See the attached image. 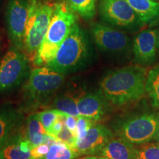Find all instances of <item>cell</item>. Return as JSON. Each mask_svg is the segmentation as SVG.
<instances>
[{
	"label": "cell",
	"instance_id": "cell-1",
	"mask_svg": "<svg viewBox=\"0 0 159 159\" xmlns=\"http://www.w3.org/2000/svg\"><path fill=\"white\" fill-rule=\"evenodd\" d=\"M147 77V69L139 66L114 69L101 80V91L112 104L119 106L128 104L144 96Z\"/></svg>",
	"mask_w": 159,
	"mask_h": 159
},
{
	"label": "cell",
	"instance_id": "cell-2",
	"mask_svg": "<svg viewBox=\"0 0 159 159\" xmlns=\"http://www.w3.org/2000/svg\"><path fill=\"white\" fill-rule=\"evenodd\" d=\"M77 23L75 13L65 1L55 2L47 35L35 57L37 66H47L54 58L57 51Z\"/></svg>",
	"mask_w": 159,
	"mask_h": 159
},
{
	"label": "cell",
	"instance_id": "cell-3",
	"mask_svg": "<svg viewBox=\"0 0 159 159\" xmlns=\"http://www.w3.org/2000/svg\"><path fill=\"white\" fill-rule=\"evenodd\" d=\"M90 54L89 38L85 32L76 23L59 47L54 58L46 66L65 75L84 65Z\"/></svg>",
	"mask_w": 159,
	"mask_h": 159
},
{
	"label": "cell",
	"instance_id": "cell-4",
	"mask_svg": "<svg viewBox=\"0 0 159 159\" xmlns=\"http://www.w3.org/2000/svg\"><path fill=\"white\" fill-rule=\"evenodd\" d=\"M55 2L29 0V15L24 39L23 53L29 61H34L47 35Z\"/></svg>",
	"mask_w": 159,
	"mask_h": 159
},
{
	"label": "cell",
	"instance_id": "cell-5",
	"mask_svg": "<svg viewBox=\"0 0 159 159\" xmlns=\"http://www.w3.org/2000/svg\"><path fill=\"white\" fill-rule=\"evenodd\" d=\"M159 128V113H148L127 119L118 125L119 137L134 144H142L154 139Z\"/></svg>",
	"mask_w": 159,
	"mask_h": 159
},
{
	"label": "cell",
	"instance_id": "cell-6",
	"mask_svg": "<svg viewBox=\"0 0 159 159\" xmlns=\"http://www.w3.org/2000/svg\"><path fill=\"white\" fill-rule=\"evenodd\" d=\"M64 79V74L53 70L48 66L33 69L24 89L25 96L32 101L44 99L59 89Z\"/></svg>",
	"mask_w": 159,
	"mask_h": 159
},
{
	"label": "cell",
	"instance_id": "cell-7",
	"mask_svg": "<svg viewBox=\"0 0 159 159\" xmlns=\"http://www.w3.org/2000/svg\"><path fill=\"white\" fill-rule=\"evenodd\" d=\"M98 9L101 19L109 25L130 30L144 25L126 0H99Z\"/></svg>",
	"mask_w": 159,
	"mask_h": 159
},
{
	"label": "cell",
	"instance_id": "cell-8",
	"mask_svg": "<svg viewBox=\"0 0 159 159\" xmlns=\"http://www.w3.org/2000/svg\"><path fill=\"white\" fill-rule=\"evenodd\" d=\"M29 60L22 52L11 48L0 61V91L19 85L28 73Z\"/></svg>",
	"mask_w": 159,
	"mask_h": 159
},
{
	"label": "cell",
	"instance_id": "cell-9",
	"mask_svg": "<svg viewBox=\"0 0 159 159\" xmlns=\"http://www.w3.org/2000/svg\"><path fill=\"white\" fill-rule=\"evenodd\" d=\"M29 15V0H9L6 25L13 47L23 52L24 39Z\"/></svg>",
	"mask_w": 159,
	"mask_h": 159
},
{
	"label": "cell",
	"instance_id": "cell-10",
	"mask_svg": "<svg viewBox=\"0 0 159 159\" xmlns=\"http://www.w3.org/2000/svg\"><path fill=\"white\" fill-rule=\"evenodd\" d=\"M91 32L95 43L103 52L122 54L130 50V39L124 32L99 22L91 25Z\"/></svg>",
	"mask_w": 159,
	"mask_h": 159
},
{
	"label": "cell",
	"instance_id": "cell-11",
	"mask_svg": "<svg viewBox=\"0 0 159 159\" xmlns=\"http://www.w3.org/2000/svg\"><path fill=\"white\" fill-rule=\"evenodd\" d=\"M157 30H146L138 33L133 42V52L136 63L150 65L156 61L158 47Z\"/></svg>",
	"mask_w": 159,
	"mask_h": 159
},
{
	"label": "cell",
	"instance_id": "cell-12",
	"mask_svg": "<svg viewBox=\"0 0 159 159\" xmlns=\"http://www.w3.org/2000/svg\"><path fill=\"white\" fill-rule=\"evenodd\" d=\"M111 139L113 133L102 125H94L83 139L77 140L75 150L80 155H94L101 150Z\"/></svg>",
	"mask_w": 159,
	"mask_h": 159
},
{
	"label": "cell",
	"instance_id": "cell-13",
	"mask_svg": "<svg viewBox=\"0 0 159 159\" xmlns=\"http://www.w3.org/2000/svg\"><path fill=\"white\" fill-rule=\"evenodd\" d=\"M102 91L89 93L78 98L77 108L80 116L97 122L106 113L108 105Z\"/></svg>",
	"mask_w": 159,
	"mask_h": 159
},
{
	"label": "cell",
	"instance_id": "cell-14",
	"mask_svg": "<svg viewBox=\"0 0 159 159\" xmlns=\"http://www.w3.org/2000/svg\"><path fill=\"white\" fill-rule=\"evenodd\" d=\"M136 148L125 139H111L99 154L109 159H135Z\"/></svg>",
	"mask_w": 159,
	"mask_h": 159
},
{
	"label": "cell",
	"instance_id": "cell-15",
	"mask_svg": "<svg viewBox=\"0 0 159 159\" xmlns=\"http://www.w3.org/2000/svg\"><path fill=\"white\" fill-rule=\"evenodd\" d=\"M33 145L26 138H11L0 148V159H33Z\"/></svg>",
	"mask_w": 159,
	"mask_h": 159
},
{
	"label": "cell",
	"instance_id": "cell-16",
	"mask_svg": "<svg viewBox=\"0 0 159 159\" xmlns=\"http://www.w3.org/2000/svg\"><path fill=\"white\" fill-rule=\"evenodd\" d=\"M144 24L150 23L159 17V2L154 0H126Z\"/></svg>",
	"mask_w": 159,
	"mask_h": 159
},
{
	"label": "cell",
	"instance_id": "cell-17",
	"mask_svg": "<svg viewBox=\"0 0 159 159\" xmlns=\"http://www.w3.org/2000/svg\"><path fill=\"white\" fill-rule=\"evenodd\" d=\"M21 116L12 110L0 111V148L5 144L19 126Z\"/></svg>",
	"mask_w": 159,
	"mask_h": 159
},
{
	"label": "cell",
	"instance_id": "cell-18",
	"mask_svg": "<svg viewBox=\"0 0 159 159\" xmlns=\"http://www.w3.org/2000/svg\"><path fill=\"white\" fill-rule=\"evenodd\" d=\"M47 134L45 128L39 120L37 114H32L28 117L26 129V139L34 148L38 145L43 144L45 135Z\"/></svg>",
	"mask_w": 159,
	"mask_h": 159
},
{
	"label": "cell",
	"instance_id": "cell-19",
	"mask_svg": "<svg viewBox=\"0 0 159 159\" xmlns=\"http://www.w3.org/2000/svg\"><path fill=\"white\" fill-rule=\"evenodd\" d=\"M72 11L85 20H91L96 14L97 0H64Z\"/></svg>",
	"mask_w": 159,
	"mask_h": 159
},
{
	"label": "cell",
	"instance_id": "cell-20",
	"mask_svg": "<svg viewBox=\"0 0 159 159\" xmlns=\"http://www.w3.org/2000/svg\"><path fill=\"white\" fill-rule=\"evenodd\" d=\"M81 156L68 145L61 142H56L49 146V152L41 159H76Z\"/></svg>",
	"mask_w": 159,
	"mask_h": 159
},
{
	"label": "cell",
	"instance_id": "cell-21",
	"mask_svg": "<svg viewBox=\"0 0 159 159\" xmlns=\"http://www.w3.org/2000/svg\"><path fill=\"white\" fill-rule=\"evenodd\" d=\"M145 88L152 104L159 108V65L148 72Z\"/></svg>",
	"mask_w": 159,
	"mask_h": 159
},
{
	"label": "cell",
	"instance_id": "cell-22",
	"mask_svg": "<svg viewBox=\"0 0 159 159\" xmlns=\"http://www.w3.org/2000/svg\"><path fill=\"white\" fill-rule=\"evenodd\" d=\"M77 102L78 98H75L71 96H61L55 99L53 106L55 110L78 117L80 114L77 108Z\"/></svg>",
	"mask_w": 159,
	"mask_h": 159
},
{
	"label": "cell",
	"instance_id": "cell-23",
	"mask_svg": "<svg viewBox=\"0 0 159 159\" xmlns=\"http://www.w3.org/2000/svg\"><path fill=\"white\" fill-rule=\"evenodd\" d=\"M135 159H159L158 143H144L136 148Z\"/></svg>",
	"mask_w": 159,
	"mask_h": 159
},
{
	"label": "cell",
	"instance_id": "cell-24",
	"mask_svg": "<svg viewBox=\"0 0 159 159\" xmlns=\"http://www.w3.org/2000/svg\"><path fill=\"white\" fill-rule=\"evenodd\" d=\"M54 138L57 142L64 143V144L68 145L69 147H70L71 148H72L73 150L75 149L77 139V135L71 132L70 130H69L66 125L63 126L62 130L60 131Z\"/></svg>",
	"mask_w": 159,
	"mask_h": 159
},
{
	"label": "cell",
	"instance_id": "cell-25",
	"mask_svg": "<svg viewBox=\"0 0 159 159\" xmlns=\"http://www.w3.org/2000/svg\"><path fill=\"white\" fill-rule=\"evenodd\" d=\"M37 116L39 120L41 121V124L43 125V128H45L46 132H47L51 128L52 125L57 119L59 115V111L57 110H48L43 111L37 113Z\"/></svg>",
	"mask_w": 159,
	"mask_h": 159
},
{
	"label": "cell",
	"instance_id": "cell-26",
	"mask_svg": "<svg viewBox=\"0 0 159 159\" xmlns=\"http://www.w3.org/2000/svg\"><path fill=\"white\" fill-rule=\"evenodd\" d=\"M96 122L92 119L86 118V117L80 116L77 117V139H81L86 135L89 129H90L93 125H95Z\"/></svg>",
	"mask_w": 159,
	"mask_h": 159
},
{
	"label": "cell",
	"instance_id": "cell-27",
	"mask_svg": "<svg viewBox=\"0 0 159 159\" xmlns=\"http://www.w3.org/2000/svg\"><path fill=\"white\" fill-rule=\"evenodd\" d=\"M49 146L47 144H41L32 149L31 155L33 159H40L44 157L49 152Z\"/></svg>",
	"mask_w": 159,
	"mask_h": 159
},
{
	"label": "cell",
	"instance_id": "cell-28",
	"mask_svg": "<svg viewBox=\"0 0 159 159\" xmlns=\"http://www.w3.org/2000/svg\"><path fill=\"white\" fill-rule=\"evenodd\" d=\"M77 117L71 116V115L66 114V119L65 121V125L67 127L69 130H70L71 132L77 135Z\"/></svg>",
	"mask_w": 159,
	"mask_h": 159
},
{
	"label": "cell",
	"instance_id": "cell-29",
	"mask_svg": "<svg viewBox=\"0 0 159 159\" xmlns=\"http://www.w3.org/2000/svg\"><path fill=\"white\" fill-rule=\"evenodd\" d=\"M84 159H109L104 156H89L85 157Z\"/></svg>",
	"mask_w": 159,
	"mask_h": 159
},
{
	"label": "cell",
	"instance_id": "cell-30",
	"mask_svg": "<svg viewBox=\"0 0 159 159\" xmlns=\"http://www.w3.org/2000/svg\"><path fill=\"white\" fill-rule=\"evenodd\" d=\"M154 139L156 141L157 143H158L159 144V128H158V131H157L156 136H155V137H154Z\"/></svg>",
	"mask_w": 159,
	"mask_h": 159
},
{
	"label": "cell",
	"instance_id": "cell-31",
	"mask_svg": "<svg viewBox=\"0 0 159 159\" xmlns=\"http://www.w3.org/2000/svg\"><path fill=\"white\" fill-rule=\"evenodd\" d=\"M41 1H43V2H54L55 0H41Z\"/></svg>",
	"mask_w": 159,
	"mask_h": 159
},
{
	"label": "cell",
	"instance_id": "cell-32",
	"mask_svg": "<svg viewBox=\"0 0 159 159\" xmlns=\"http://www.w3.org/2000/svg\"><path fill=\"white\" fill-rule=\"evenodd\" d=\"M158 48H159V30L158 33Z\"/></svg>",
	"mask_w": 159,
	"mask_h": 159
},
{
	"label": "cell",
	"instance_id": "cell-33",
	"mask_svg": "<svg viewBox=\"0 0 159 159\" xmlns=\"http://www.w3.org/2000/svg\"><path fill=\"white\" fill-rule=\"evenodd\" d=\"M85 158V157H84ZM84 158H77V159H84Z\"/></svg>",
	"mask_w": 159,
	"mask_h": 159
},
{
	"label": "cell",
	"instance_id": "cell-34",
	"mask_svg": "<svg viewBox=\"0 0 159 159\" xmlns=\"http://www.w3.org/2000/svg\"><path fill=\"white\" fill-rule=\"evenodd\" d=\"M154 1H156V0H154Z\"/></svg>",
	"mask_w": 159,
	"mask_h": 159
},
{
	"label": "cell",
	"instance_id": "cell-35",
	"mask_svg": "<svg viewBox=\"0 0 159 159\" xmlns=\"http://www.w3.org/2000/svg\"><path fill=\"white\" fill-rule=\"evenodd\" d=\"M40 159H41V158H40Z\"/></svg>",
	"mask_w": 159,
	"mask_h": 159
}]
</instances>
